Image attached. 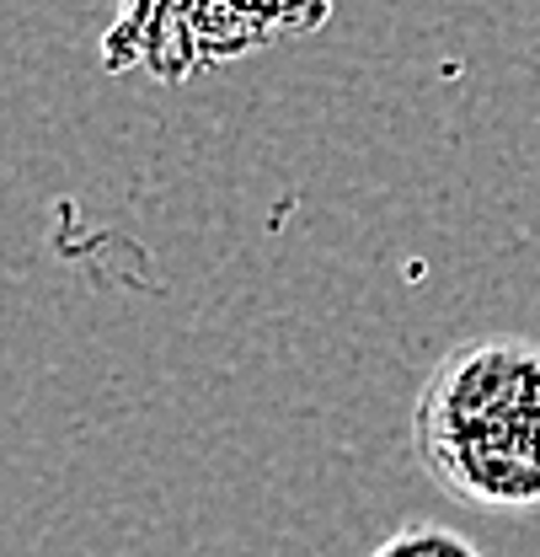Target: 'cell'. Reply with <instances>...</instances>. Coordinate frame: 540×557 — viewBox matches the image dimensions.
<instances>
[{"instance_id":"obj_1","label":"cell","mask_w":540,"mask_h":557,"mask_svg":"<svg viewBox=\"0 0 540 557\" xmlns=\"http://www.w3.org/2000/svg\"><path fill=\"white\" fill-rule=\"evenodd\" d=\"M417 461L476 509H540V344L466 338L423 381L412 408Z\"/></svg>"},{"instance_id":"obj_2","label":"cell","mask_w":540,"mask_h":557,"mask_svg":"<svg viewBox=\"0 0 540 557\" xmlns=\"http://www.w3.org/2000/svg\"><path fill=\"white\" fill-rule=\"evenodd\" d=\"M369 557H481L472 536L450 531V525H402L397 536H386Z\"/></svg>"}]
</instances>
